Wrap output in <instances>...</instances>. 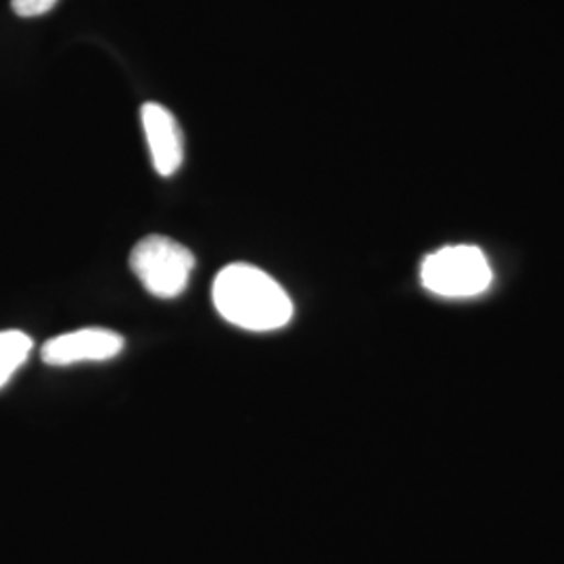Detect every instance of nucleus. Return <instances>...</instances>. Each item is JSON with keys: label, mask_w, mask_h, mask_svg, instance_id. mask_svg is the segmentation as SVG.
<instances>
[{"label": "nucleus", "mask_w": 564, "mask_h": 564, "mask_svg": "<svg viewBox=\"0 0 564 564\" xmlns=\"http://www.w3.org/2000/svg\"><path fill=\"white\" fill-rule=\"evenodd\" d=\"M212 297L226 323L251 333L279 330L293 318V302L286 291L251 263L223 268L214 281Z\"/></svg>", "instance_id": "nucleus-1"}, {"label": "nucleus", "mask_w": 564, "mask_h": 564, "mask_svg": "<svg viewBox=\"0 0 564 564\" xmlns=\"http://www.w3.org/2000/svg\"><path fill=\"white\" fill-rule=\"evenodd\" d=\"M130 268L153 297L176 300L188 286L195 256L170 237L151 235L134 245Z\"/></svg>", "instance_id": "nucleus-2"}, {"label": "nucleus", "mask_w": 564, "mask_h": 564, "mask_svg": "<svg viewBox=\"0 0 564 564\" xmlns=\"http://www.w3.org/2000/svg\"><path fill=\"white\" fill-rule=\"evenodd\" d=\"M423 284L440 297H475L491 282V268L481 249L456 245L431 253L421 268Z\"/></svg>", "instance_id": "nucleus-3"}, {"label": "nucleus", "mask_w": 564, "mask_h": 564, "mask_svg": "<svg viewBox=\"0 0 564 564\" xmlns=\"http://www.w3.org/2000/svg\"><path fill=\"white\" fill-rule=\"evenodd\" d=\"M123 339L109 328H80L59 337H53L42 345V360L48 366H72V364L107 362L120 356Z\"/></svg>", "instance_id": "nucleus-4"}, {"label": "nucleus", "mask_w": 564, "mask_h": 564, "mask_svg": "<svg viewBox=\"0 0 564 564\" xmlns=\"http://www.w3.org/2000/svg\"><path fill=\"white\" fill-rule=\"evenodd\" d=\"M141 120L155 172L165 178L176 174L184 160V139L178 120L160 102L142 105Z\"/></svg>", "instance_id": "nucleus-5"}, {"label": "nucleus", "mask_w": 564, "mask_h": 564, "mask_svg": "<svg viewBox=\"0 0 564 564\" xmlns=\"http://www.w3.org/2000/svg\"><path fill=\"white\" fill-rule=\"evenodd\" d=\"M34 343L21 330H0V389L9 383L28 360Z\"/></svg>", "instance_id": "nucleus-6"}, {"label": "nucleus", "mask_w": 564, "mask_h": 564, "mask_svg": "<svg viewBox=\"0 0 564 564\" xmlns=\"http://www.w3.org/2000/svg\"><path fill=\"white\" fill-rule=\"evenodd\" d=\"M57 2L59 0H11V7L20 18H39L48 13Z\"/></svg>", "instance_id": "nucleus-7"}]
</instances>
